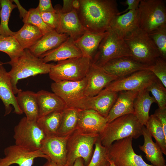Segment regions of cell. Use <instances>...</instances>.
<instances>
[{"label":"cell","instance_id":"obj_48","mask_svg":"<svg viewBox=\"0 0 166 166\" xmlns=\"http://www.w3.org/2000/svg\"><path fill=\"white\" fill-rule=\"evenodd\" d=\"M73 166H85L83 160L81 158L77 159L75 161Z\"/></svg>","mask_w":166,"mask_h":166},{"label":"cell","instance_id":"obj_46","mask_svg":"<svg viewBox=\"0 0 166 166\" xmlns=\"http://www.w3.org/2000/svg\"><path fill=\"white\" fill-rule=\"evenodd\" d=\"M13 2L16 4L17 7L18 8L20 13V16L21 18H23L27 14L28 11L23 8L20 4L18 1L14 0Z\"/></svg>","mask_w":166,"mask_h":166},{"label":"cell","instance_id":"obj_5","mask_svg":"<svg viewBox=\"0 0 166 166\" xmlns=\"http://www.w3.org/2000/svg\"><path fill=\"white\" fill-rule=\"evenodd\" d=\"M132 54L137 61L148 66L160 57L156 47L144 31L138 28L124 38Z\"/></svg>","mask_w":166,"mask_h":166},{"label":"cell","instance_id":"obj_15","mask_svg":"<svg viewBox=\"0 0 166 166\" xmlns=\"http://www.w3.org/2000/svg\"><path fill=\"white\" fill-rule=\"evenodd\" d=\"M107 123L105 118L92 109H80L76 128L81 134L98 137Z\"/></svg>","mask_w":166,"mask_h":166},{"label":"cell","instance_id":"obj_13","mask_svg":"<svg viewBox=\"0 0 166 166\" xmlns=\"http://www.w3.org/2000/svg\"><path fill=\"white\" fill-rule=\"evenodd\" d=\"M4 153L5 156L0 158V166H10L14 164L19 166H33L36 158L50 160L40 150L31 151L16 144L6 148Z\"/></svg>","mask_w":166,"mask_h":166},{"label":"cell","instance_id":"obj_16","mask_svg":"<svg viewBox=\"0 0 166 166\" xmlns=\"http://www.w3.org/2000/svg\"><path fill=\"white\" fill-rule=\"evenodd\" d=\"M100 67L107 73L119 78L137 71L148 69L149 66L141 63L132 56H125L112 59Z\"/></svg>","mask_w":166,"mask_h":166},{"label":"cell","instance_id":"obj_39","mask_svg":"<svg viewBox=\"0 0 166 166\" xmlns=\"http://www.w3.org/2000/svg\"><path fill=\"white\" fill-rule=\"evenodd\" d=\"M157 48L160 57L166 60V26L148 34Z\"/></svg>","mask_w":166,"mask_h":166},{"label":"cell","instance_id":"obj_8","mask_svg":"<svg viewBox=\"0 0 166 166\" xmlns=\"http://www.w3.org/2000/svg\"><path fill=\"white\" fill-rule=\"evenodd\" d=\"M133 138L128 137L114 141L107 148L109 160L116 166H154L147 164L132 146Z\"/></svg>","mask_w":166,"mask_h":166},{"label":"cell","instance_id":"obj_21","mask_svg":"<svg viewBox=\"0 0 166 166\" xmlns=\"http://www.w3.org/2000/svg\"><path fill=\"white\" fill-rule=\"evenodd\" d=\"M138 92L123 91L118 92L117 98L106 118L107 123L125 115L134 114L133 103Z\"/></svg>","mask_w":166,"mask_h":166},{"label":"cell","instance_id":"obj_38","mask_svg":"<svg viewBox=\"0 0 166 166\" xmlns=\"http://www.w3.org/2000/svg\"><path fill=\"white\" fill-rule=\"evenodd\" d=\"M146 89L151 92L159 108H166V88L157 78L150 84Z\"/></svg>","mask_w":166,"mask_h":166},{"label":"cell","instance_id":"obj_7","mask_svg":"<svg viewBox=\"0 0 166 166\" xmlns=\"http://www.w3.org/2000/svg\"><path fill=\"white\" fill-rule=\"evenodd\" d=\"M108 33L100 42L92 61V64L101 67L108 61L115 58L132 56L131 52L124 38L109 27Z\"/></svg>","mask_w":166,"mask_h":166},{"label":"cell","instance_id":"obj_25","mask_svg":"<svg viewBox=\"0 0 166 166\" xmlns=\"http://www.w3.org/2000/svg\"><path fill=\"white\" fill-rule=\"evenodd\" d=\"M69 36L53 30L43 35L29 49L35 56L40 57L47 52L58 47L65 41Z\"/></svg>","mask_w":166,"mask_h":166},{"label":"cell","instance_id":"obj_28","mask_svg":"<svg viewBox=\"0 0 166 166\" xmlns=\"http://www.w3.org/2000/svg\"><path fill=\"white\" fill-rule=\"evenodd\" d=\"M16 96L21 109L30 121H37L39 117V110L36 93L30 91H19Z\"/></svg>","mask_w":166,"mask_h":166},{"label":"cell","instance_id":"obj_32","mask_svg":"<svg viewBox=\"0 0 166 166\" xmlns=\"http://www.w3.org/2000/svg\"><path fill=\"white\" fill-rule=\"evenodd\" d=\"M79 110L77 108H69L64 111L57 136H69L76 130Z\"/></svg>","mask_w":166,"mask_h":166},{"label":"cell","instance_id":"obj_40","mask_svg":"<svg viewBox=\"0 0 166 166\" xmlns=\"http://www.w3.org/2000/svg\"><path fill=\"white\" fill-rule=\"evenodd\" d=\"M161 82L166 88V60L160 57L156 60L154 64L148 69Z\"/></svg>","mask_w":166,"mask_h":166},{"label":"cell","instance_id":"obj_11","mask_svg":"<svg viewBox=\"0 0 166 166\" xmlns=\"http://www.w3.org/2000/svg\"><path fill=\"white\" fill-rule=\"evenodd\" d=\"M157 78L148 69L140 70L117 79L104 89L116 92L123 91L139 92L146 89Z\"/></svg>","mask_w":166,"mask_h":166},{"label":"cell","instance_id":"obj_27","mask_svg":"<svg viewBox=\"0 0 166 166\" xmlns=\"http://www.w3.org/2000/svg\"><path fill=\"white\" fill-rule=\"evenodd\" d=\"M107 33V31L101 33H93L86 31L81 36L74 41V43L83 56L89 57L92 60L100 42Z\"/></svg>","mask_w":166,"mask_h":166},{"label":"cell","instance_id":"obj_49","mask_svg":"<svg viewBox=\"0 0 166 166\" xmlns=\"http://www.w3.org/2000/svg\"><path fill=\"white\" fill-rule=\"evenodd\" d=\"M42 166H65L56 163L50 160H48Z\"/></svg>","mask_w":166,"mask_h":166},{"label":"cell","instance_id":"obj_18","mask_svg":"<svg viewBox=\"0 0 166 166\" xmlns=\"http://www.w3.org/2000/svg\"><path fill=\"white\" fill-rule=\"evenodd\" d=\"M86 77L87 84L85 91V97L97 95L111 82L118 79L106 73L101 67L92 63Z\"/></svg>","mask_w":166,"mask_h":166},{"label":"cell","instance_id":"obj_22","mask_svg":"<svg viewBox=\"0 0 166 166\" xmlns=\"http://www.w3.org/2000/svg\"><path fill=\"white\" fill-rule=\"evenodd\" d=\"M74 40L69 37L58 47L45 53L40 58L45 63L58 61L83 56L80 50L75 45Z\"/></svg>","mask_w":166,"mask_h":166},{"label":"cell","instance_id":"obj_24","mask_svg":"<svg viewBox=\"0 0 166 166\" xmlns=\"http://www.w3.org/2000/svg\"><path fill=\"white\" fill-rule=\"evenodd\" d=\"M36 94L39 117L53 112L63 111L67 108L64 101L53 93L42 90Z\"/></svg>","mask_w":166,"mask_h":166},{"label":"cell","instance_id":"obj_41","mask_svg":"<svg viewBox=\"0 0 166 166\" xmlns=\"http://www.w3.org/2000/svg\"><path fill=\"white\" fill-rule=\"evenodd\" d=\"M53 12L40 13L41 16L44 23L55 31L59 26L60 14L58 8H55Z\"/></svg>","mask_w":166,"mask_h":166},{"label":"cell","instance_id":"obj_44","mask_svg":"<svg viewBox=\"0 0 166 166\" xmlns=\"http://www.w3.org/2000/svg\"><path fill=\"white\" fill-rule=\"evenodd\" d=\"M140 0H126L121 3L124 5H127L128 8L123 11L119 12V15L127 13L130 10H137Z\"/></svg>","mask_w":166,"mask_h":166},{"label":"cell","instance_id":"obj_2","mask_svg":"<svg viewBox=\"0 0 166 166\" xmlns=\"http://www.w3.org/2000/svg\"><path fill=\"white\" fill-rule=\"evenodd\" d=\"M3 63L11 66L8 73L15 94L22 90L17 87L19 80L38 74L49 73L54 64L44 62L42 58L34 55L29 49H24L22 54L15 60Z\"/></svg>","mask_w":166,"mask_h":166},{"label":"cell","instance_id":"obj_35","mask_svg":"<svg viewBox=\"0 0 166 166\" xmlns=\"http://www.w3.org/2000/svg\"><path fill=\"white\" fill-rule=\"evenodd\" d=\"M24 50L14 36L5 37L0 35V51L6 53L10 60L17 59Z\"/></svg>","mask_w":166,"mask_h":166},{"label":"cell","instance_id":"obj_50","mask_svg":"<svg viewBox=\"0 0 166 166\" xmlns=\"http://www.w3.org/2000/svg\"><path fill=\"white\" fill-rule=\"evenodd\" d=\"M110 162V166H116L114 164L113 162Z\"/></svg>","mask_w":166,"mask_h":166},{"label":"cell","instance_id":"obj_34","mask_svg":"<svg viewBox=\"0 0 166 166\" xmlns=\"http://www.w3.org/2000/svg\"><path fill=\"white\" fill-rule=\"evenodd\" d=\"M1 5L0 18V35L7 37L13 36L15 32L11 30L9 28L8 23L12 10L17 6L13 3V0H0Z\"/></svg>","mask_w":166,"mask_h":166},{"label":"cell","instance_id":"obj_33","mask_svg":"<svg viewBox=\"0 0 166 166\" xmlns=\"http://www.w3.org/2000/svg\"><path fill=\"white\" fill-rule=\"evenodd\" d=\"M146 128L155 139L156 143L161 149L163 154L166 155V135L164 134L162 124L154 114L149 116Z\"/></svg>","mask_w":166,"mask_h":166},{"label":"cell","instance_id":"obj_6","mask_svg":"<svg viewBox=\"0 0 166 166\" xmlns=\"http://www.w3.org/2000/svg\"><path fill=\"white\" fill-rule=\"evenodd\" d=\"M138 27L148 34L166 26V7L163 0H140L137 9Z\"/></svg>","mask_w":166,"mask_h":166},{"label":"cell","instance_id":"obj_47","mask_svg":"<svg viewBox=\"0 0 166 166\" xmlns=\"http://www.w3.org/2000/svg\"><path fill=\"white\" fill-rule=\"evenodd\" d=\"M72 5L74 10L76 11L78 10L80 6L79 0H73Z\"/></svg>","mask_w":166,"mask_h":166},{"label":"cell","instance_id":"obj_23","mask_svg":"<svg viewBox=\"0 0 166 166\" xmlns=\"http://www.w3.org/2000/svg\"><path fill=\"white\" fill-rule=\"evenodd\" d=\"M109 28L124 38L139 28L137 9L115 16L111 22Z\"/></svg>","mask_w":166,"mask_h":166},{"label":"cell","instance_id":"obj_45","mask_svg":"<svg viewBox=\"0 0 166 166\" xmlns=\"http://www.w3.org/2000/svg\"><path fill=\"white\" fill-rule=\"evenodd\" d=\"M72 1L73 0H63L62 7L59 8L60 12L63 13H66L74 10L72 6Z\"/></svg>","mask_w":166,"mask_h":166},{"label":"cell","instance_id":"obj_3","mask_svg":"<svg viewBox=\"0 0 166 166\" xmlns=\"http://www.w3.org/2000/svg\"><path fill=\"white\" fill-rule=\"evenodd\" d=\"M143 126L134 114L125 115L107 123L98 137L107 148L117 140L128 137L138 138L142 135Z\"/></svg>","mask_w":166,"mask_h":166},{"label":"cell","instance_id":"obj_9","mask_svg":"<svg viewBox=\"0 0 166 166\" xmlns=\"http://www.w3.org/2000/svg\"><path fill=\"white\" fill-rule=\"evenodd\" d=\"M98 137L81 134L76 130L67 140V161L65 166H73L75 160L79 158L83 159L84 164L87 166L92 158L93 145Z\"/></svg>","mask_w":166,"mask_h":166},{"label":"cell","instance_id":"obj_20","mask_svg":"<svg viewBox=\"0 0 166 166\" xmlns=\"http://www.w3.org/2000/svg\"><path fill=\"white\" fill-rule=\"evenodd\" d=\"M58 9L60 21L56 31L58 33L68 35L74 41L77 40L86 31L80 21L77 11L73 10L69 13H63L60 12L59 8Z\"/></svg>","mask_w":166,"mask_h":166},{"label":"cell","instance_id":"obj_4","mask_svg":"<svg viewBox=\"0 0 166 166\" xmlns=\"http://www.w3.org/2000/svg\"><path fill=\"white\" fill-rule=\"evenodd\" d=\"M92 59L82 56L58 61L51 67L49 75L54 82L79 81L86 77Z\"/></svg>","mask_w":166,"mask_h":166},{"label":"cell","instance_id":"obj_36","mask_svg":"<svg viewBox=\"0 0 166 166\" xmlns=\"http://www.w3.org/2000/svg\"><path fill=\"white\" fill-rule=\"evenodd\" d=\"M95 149L91 160L87 166H110L107 148L102 145L98 137L94 144Z\"/></svg>","mask_w":166,"mask_h":166},{"label":"cell","instance_id":"obj_12","mask_svg":"<svg viewBox=\"0 0 166 166\" xmlns=\"http://www.w3.org/2000/svg\"><path fill=\"white\" fill-rule=\"evenodd\" d=\"M118 96V92L103 89L95 96L84 97L74 102L68 108L93 110L106 118Z\"/></svg>","mask_w":166,"mask_h":166},{"label":"cell","instance_id":"obj_43","mask_svg":"<svg viewBox=\"0 0 166 166\" xmlns=\"http://www.w3.org/2000/svg\"><path fill=\"white\" fill-rule=\"evenodd\" d=\"M154 114L157 117L162 125L164 134L166 135V108L156 109Z\"/></svg>","mask_w":166,"mask_h":166},{"label":"cell","instance_id":"obj_14","mask_svg":"<svg viewBox=\"0 0 166 166\" xmlns=\"http://www.w3.org/2000/svg\"><path fill=\"white\" fill-rule=\"evenodd\" d=\"M87 84L86 77L79 81H62L51 84L53 93L60 97L65 103L67 108L76 101L85 96Z\"/></svg>","mask_w":166,"mask_h":166},{"label":"cell","instance_id":"obj_10","mask_svg":"<svg viewBox=\"0 0 166 166\" xmlns=\"http://www.w3.org/2000/svg\"><path fill=\"white\" fill-rule=\"evenodd\" d=\"M46 137L36 121L22 118L14 129L15 144L31 151L40 150L42 143Z\"/></svg>","mask_w":166,"mask_h":166},{"label":"cell","instance_id":"obj_42","mask_svg":"<svg viewBox=\"0 0 166 166\" xmlns=\"http://www.w3.org/2000/svg\"><path fill=\"white\" fill-rule=\"evenodd\" d=\"M36 8L40 13L56 11L55 9L53 7L50 0H40Z\"/></svg>","mask_w":166,"mask_h":166},{"label":"cell","instance_id":"obj_1","mask_svg":"<svg viewBox=\"0 0 166 166\" xmlns=\"http://www.w3.org/2000/svg\"><path fill=\"white\" fill-rule=\"evenodd\" d=\"M77 11L80 21L86 31L93 33L106 32L114 17L120 11L115 0H79Z\"/></svg>","mask_w":166,"mask_h":166},{"label":"cell","instance_id":"obj_37","mask_svg":"<svg viewBox=\"0 0 166 166\" xmlns=\"http://www.w3.org/2000/svg\"><path fill=\"white\" fill-rule=\"evenodd\" d=\"M22 21L24 23L31 24L37 27L43 35L54 30L44 23L36 8L29 9L22 18Z\"/></svg>","mask_w":166,"mask_h":166},{"label":"cell","instance_id":"obj_19","mask_svg":"<svg viewBox=\"0 0 166 166\" xmlns=\"http://www.w3.org/2000/svg\"><path fill=\"white\" fill-rule=\"evenodd\" d=\"M3 64V63L0 62V99L5 106V115L10 113L12 110L11 105L14 108V113L21 115L23 113L18 104L12 87L10 77Z\"/></svg>","mask_w":166,"mask_h":166},{"label":"cell","instance_id":"obj_51","mask_svg":"<svg viewBox=\"0 0 166 166\" xmlns=\"http://www.w3.org/2000/svg\"><path fill=\"white\" fill-rule=\"evenodd\" d=\"M1 10V5L0 2V14Z\"/></svg>","mask_w":166,"mask_h":166},{"label":"cell","instance_id":"obj_26","mask_svg":"<svg viewBox=\"0 0 166 166\" xmlns=\"http://www.w3.org/2000/svg\"><path fill=\"white\" fill-rule=\"evenodd\" d=\"M142 135L144 143L139 145V148L144 153L147 159L154 166H166V160L161 149L153 142L151 134L144 125L142 128Z\"/></svg>","mask_w":166,"mask_h":166},{"label":"cell","instance_id":"obj_29","mask_svg":"<svg viewBox=\"0 0 166 166\" xmlns=\"http://www.w3.org/2000/svg\"><path fill=\"white\" fill-rule=\"evenodd\" d=\"M154 102L155 99L146 89L138 92L133 103L134 114L142 125H146L151 106Z\"/></svg>","mask_w":166,"mask_h":166},{"label":"cell","instance_id":"obj_30","mask_svg":"<svg viewBox=\"0 0 166 166\" xmlns=\"http://www.w3.org/2000/svg\"><path fill=\"white\" fill-rule=\"evenodd\" d=\"M39 29L33 25L24 23L22 27L15 32L14 36L22 48L29 49L43 36Z\"/></svg>","mask_w":166,"mask_h":166},{"label":"cell","instance_id":"obj_17","mask_svg":"<svg viewBox=\"0 0 166 166\" xmlns=\"http://www.w3.org/2000/svg\"><path fill=\"white\" fill-rule=\"evenodd\" d=\"M69 136H55L45 137L42 143L40 150L52 161L65 166L67 158V143Z\"/></svg>","mask_w":166,"mask_h":166},{"label":"cell","instance_id":"obj_31","mask_svg":"<svg viewBox=\"0 0 166 166\" xmlns=\"http://www.w3.org/2000/svg\"><path fill=\"white\" fill-rule=\"evenodd\" d=\"M63 111H55L39 117L36 122L46 137L57 136Z\"/></svg>","mask_w":166,"mask_h":166}]
</instances>
